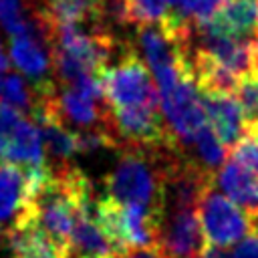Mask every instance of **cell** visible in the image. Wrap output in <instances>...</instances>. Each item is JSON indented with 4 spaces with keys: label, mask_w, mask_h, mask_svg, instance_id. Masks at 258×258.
I'll return each instance as SVG.
<instances>
[{
    "label": "cell",
    "mask_w": 258,
    "mask_h": 258,
    "mask_svg": "<svg viewBox=\"0 0 258 258\" xmlns=\"http://www.w3.org/2000/svg\"><path fill=\"white\" fill-rule=\"evenodd\" d=\"M212 32L236 36V38H256L258 36V0H226L218 14L204 24Z\"/></svg>",
    "instance_id": "cell-10"
},
{
    "label": "cell",
    "mask_w": 258,
    "mask_h": 258,
    "mask_svg": "<svg viewBox=\"0 0 258 258\" xmlns=\"http://www.w3.org/2000/svg\"><path fill=\"white\" fill-rule=\"evenodd\" d=\"M12 258H62V256L50 252H24V254H12Z\"/></svg>",
    "instance_id": "cell-22"
},
{
    "label": "cell",
    "mask_w": 258,
    "mask_h": 258,
    "mask_svg": "<svg viewBox=\"0 0 258 258\" xmlns=\"http://www.w3.org/2000/svg\"><path fill=\"white\" fill-rule=\"evenodd\" d=\"M161 111L167 127L179 147H191L196 133L208 125V115L202 101V91L198 89L194 75H185L171 91L159 93Z\"/></svg>",
    "instance_id": "cell-5"
},
{
    "label": "cell",
    "mask_w": 258,
    "mask_h": 258,
    "mask_svg": "<svg viewBox=\"0 0 258 258\" xmlns=\"http://www.w3.org/2000/svg\"><path fill=\"white\" fill-rule=\"evenodd\" d=\"M6 69H8V58H6V54H4V50L0 46V73H4Z\"/></svg>",
    "instance_id": "cell-23"
},
{
    "label": "cell",
    "mask_w": 258,
    "mask_h": 258,
    "mask_svg": "<svg viewBox=\"0 0 258 258\" xmlns=\"http://www.w3.org/2000/svg\"><path fill=\"white\" fill-rule=\"evenodd\" d=\"M24 113H20L18 109L10 107L8 103L0 101V159L6 157V151H8V143H10V137L18 125V121L22 119Z\"/></svg>",
    "instance_id": "cell-20"
},
{
    "label": "cell",
    "mask_w": 258,
    "mask_h": 258,
    "mask_svg": "<svg viewBox=\"0 0 258 258\" xmlns=\"http://www.w3.org/2000/svg\"><path fill=\"white\" fill-rule=\"evenodd\" d=\"M198 216L208 246L228 248L258 230V218L234 204L214 183L202 194Z\"/></svg>",
    "instance_id": "cell-4"
},
{
    "label": "cell",
    "mask_w": 258,
    "mask_h": 258,
    "mask_svg": "<svg viewBox=\"0 0 258 258\" xmlns=\"http://www.w3.org/2000/svg\"><path fill=\"white\" fill-rule=\"evenodd\" d=\"M2 101L8 103L10 107L18 109L20 113L32 117L36 111V91L30 87L20 75H6L4 79V89H2Z\"/></svg>",
    "instance_id": "cell-15"
},
{
    "label": "cell",
    "mask_w": 258,
    "mask_h": 258,
    "mask_svg": "<svg viewBox=\"0 0 258 258\" xmlns=\"http://www.w3.org/2000/svg\"><path fill=\"white\" fill-rule=\"evenodd\" d=\"M83 258H101V256H83Z\"/></svg>",
    "instance_id": "cell-26"
},
{
    "label": "cell",
    "mask_w": 258,
    "mask_h": 258,
    "mask_svg": "<svg viewBox=\"0 0 258 258\" xmlns=\"http://www.w3.org/2000/svg\"><path fill=\"white\" fill-rule=\"evenodd\" d=\"M48 177L44 167H24L0 159V238L2 242L32 220V202Z\"/></svg>",
    "instance_id": "cell-2"
},
{
    "label": "cell",
    "mask_w": 258,
    "mask_h": 258,
    "mask_svg": "<svg viewBox=\"0 0 258 258\" xmlns=\"http://www.w3.org/2000/svg\"><path fill=\"white\" fill-rule=\"evenodd\" d=\"M204 109L210 119L212 129L218 133L222 143L232 149L248 131L244 111L236 99V95H208L202 93Z\"/></svg>",
    "instance_id": "cell-8"
},
{
    "label": "cell",
    "mask_w": 258,
    "mask_h": 258,
    "mask_svg": "<svg viewBox=\"0 0 258 258\" xmlns=\"http://www.w3.org/2000/svg\"><path fill=\"white\" fill-rule=\"evenodd\" d=\"M0 22L10 36L28 30V10L24 0H0Z\"/></svg>",
    "instance_id": "cell-17"
},
{
    "label": "cell",
    "mask_w": 258,
    "mask_h": 258,
    "mask_svg": "<svg viewBox=\"0 0 258 258\" xmlns=\"http://www.w3.org/2000/svg\"><path fill=\"white\" fill-rule=\"evenodd\" d=\"M129 24L151 26V24H165L171 18V6L167 0H125Z\"/></svg>",
    "instance_id": "cell-14"
},
{
    "label": "cell",
    "mask_w": 258,
    "mask_h": 258,
    "mask_svg": "<svg viewBox=\"0 0 258 258\" xmlns=\"http://www.w3.org/2000/svg\"><path fill=\"white\" fill-rule=\"evenodd\" d=\"M202 258H258V230L248 234L244 240L236 242L232 248L206 246Z\"/></svg>",
    "instance_id": "cell-18"
},
{
    "label": "cell",
    "mask_w": 258,
    "mask_h": 258,
    "mask_svg": "<svg viewBox=\"0 0 258 258\" xmlns=\"http://www.w3.org/2000/svg\"><path fill=\"white\" fill-rule=\"evenodd\" d=\"M24 2L28 12L46 18L54 26L81 24L91 28H103L105 0H24Z\"/></svg>",
    "instance_id": "cell-7"
},
{
    "label": "cell",
    "mask_w": 258,
    "mask_h": 258,
    "mask_svg": "<svg viewBox=\"0 0 258 258\" xmlns=\"http://www.w3.org/2000/svg\"><path fill=\"white\" fill-rule=\"evenodd\" d=\"M214 185L222 189L234 204L258 218V173L242 165L236 159H226V163L216 171Z\"/></svg>",
    "instance_id": "cell-9"
},
{
    "label": "cell",
    "mask_w": 258,
    "mask_h": 258,
    "mask_svg": "<svg viewBox=\"0 0 258 258\" xmlns=\"http://www.w3.org/2000/svg\"><path fill=\"white\" fill-rule=\"evenodd\" d=\"M4 159L10 163H16V165H24V167H44L46 165L42 133H40L36 121H32L28 115H22V119L18 121L14 133L10 137L8 151H6Z\"/></svg>",
    "instance_id": "cell-11"
},
{
    "label": "cell",
    "mask_w": 258,
    "mask_h": 258,
    "mask_svg": "<svg viewBox=\"0 0 258 258\" xmlns=\"http://www.w3.org/2000/svg\"><path fill=\"white\" fill-rule=\"evenodd\" d=\"M115 258H169L165 252H161L157 246H149V248H131L125 250L123 254H117Z\"/></svg>",
    "instance_id": "cell-21"
},
{
    "label": "cell",
    "mask_w": 258,
    "mask_h": 258,
    "mask_svg": "<svg viewBox=\"0 0 258 258\" xmlns=\"http://www.w3.org/2000/svg\"><path fill=\"white\" fill-rule=\"evenodd\" d=\"M181 147H121L115 167L105 177L107 198L119 204H139L163 218L165 167Z\"/></svg>",
    "instance_id": "cell-1"
},
{
    "label": "cell",
    "mask_w": 258,
    "mask_h": 258,
    "mask_svg": "<svg viewBox=\"0 0 258 258\" xmlns=\"http://www.w3.org/2000/svg\"><path fill=\"white\" fill-rule=\"evenodd\" d=\"M206 238L198 208H165L157 248L169 258H202Z\"/></svg>",
    "instance_id": "cell-6"
},
{
    "label": "cell",
    "mask_w": 258,
    "mask_h": 258,
    "mask_svg": "<svg viewBox=\"0 0 258 258\" xmlns=\"http://www.w3.org/2000/svg\"><path fill=\"white\" fill-rule=\"evenodd\" d=\"M236 99L244 111L248 131L258 129V75L244 77L236 89Z\"/></svg>",
    "instance_id": "cell-16"
},
{
    "label": "cell",
    "mask_w": 258,
    "mask_h": 258,
    "mask_svg": "<svg viewBox=\"0 0 258 258\" xmlns=\"http://www.w3.org/2000/svg\"><path fill=\"white\" fill-rule=\"evenodd\" d=\"M4 73H0V95H2V89H4Z\"/></svg>",
    "instance_id": "cell-25"
},
{
    "label": "cell",
    "mask_w": 258,
    "mask_h": 258,
    "mask_svg": "<svg viewBox=\"0 0 258 258\" xmlns=\"http://www.w3.org/2000/svg\"><path fill=\"white\" fill-rule=\"evenodd\" d=\"M42 141H44V151H48L50 161L48 165H64L71 163V157L79 153V133L48 119V117H34Z\"/></svg>",
    "instance_id": "cell-12"
},
{
    "label": "cell",
    "mask_w": 258,
    "mask_h": 258,
    "mask_svg": "<svg viewBox=\"0 0 258 258\" xmlns=\"http://www.w3.org/2000/svg\"><path fill=\"white\" fill-rule=\"evenodd\" d=\"M167 2H169V6H171V10H177V8H179V6H181V4L185 2V0H167Z\"/></svg>",
    "instance_id": "cell-24"
},
{
    "label": "cell",
    "mask_w": 258,
    "mask_h": 258,
    "mask_svg": "<svg viewBox=\"0 0 258 258\" xmlns=\"http://www.w3.org/2000/svg\"><path fill=\"white\" fill-rule=\"evenodd\" d=\"M101 81L109 107L161 105L159 89L149 67L129 44L121 50L117 62L101 75Z\"/></svg>",
    "instance_id": "cell-3"
},
{
    "label": "cell",
    "mask_w": 258,
    "mask_h": 258,
    "mask_svg": "<svg viewBox=\"0 0 258 258\" xmlns=\"http://www.w3.org/2000/svg\"><path fill=\"white\" fill-rule=\"evenodd\" d=\"M191 147L196 149L194 153V159L206 167L208 171L216 173L224 163H226V155H228V147L222 143V139L218 137V133L212 129V125H204L194 141H191Z\"/></svg>",
    "instance_id": "cell-13"
},
{
    "label": "cell",
    "mask_w": 258,
    "mask_h": 258,
    "mask_svg": "<svg viewBox=\"0 0 258 258\" xmlns=\"http://www.w3.org/2000/svg\"><path fill=\"white\" fill-rule=\"evenodd\" d=\"M230 151H232V159L240 161L242 165L258 173V129L246 131V135Z\"/></svg>",
    "instance_id": "cell-19"
}]
</instances>
